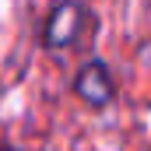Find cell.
Segmentation results:
<instances>
[{"label":"cell","instance_id":"cell-1","mask_svg":"<svg viewBox=\"0 0 151 151\" xmlns=\"http://www.w3.org/2000/svg\"><path fill=\"white\" fill-rule=\"evenodd\" d=\"M84 21H88V11H84L81 4H60V7H53L49 18H46V25H42V46H46V49H63V46H70V42L81 35Z\"/></svg>","mask_w":151,"mask_h":151},{"label":"cell","instance_id":"cell-2","mask_svg":"<svg viewBox=\"0 0 151 151\" xmlns=\"http://www.w3.org/2000/svg\"><path fill=\"white\" fill-rule=\"evenodd\" d=\"M74 91L88 102V106H95V109H102V106H109L116 95V84H113V74H109V67L102 63V60H88L74 77Z\"/></svg>","mask_w":151,"mask_h":151},{"label":"cell","instance_id":"cell-3","mask_svg":"<svg viewBox=\"0 0 151 151\" xmlns=\"http://www.w3.org/2000/svg\"><path fill=\"white\" fill-rule=\"evenodd\" d=\"M0 151H21V148H11V144H7V148H0Z\"/></svg>","mask_w":151,"mask_h":151}]
</instances>
